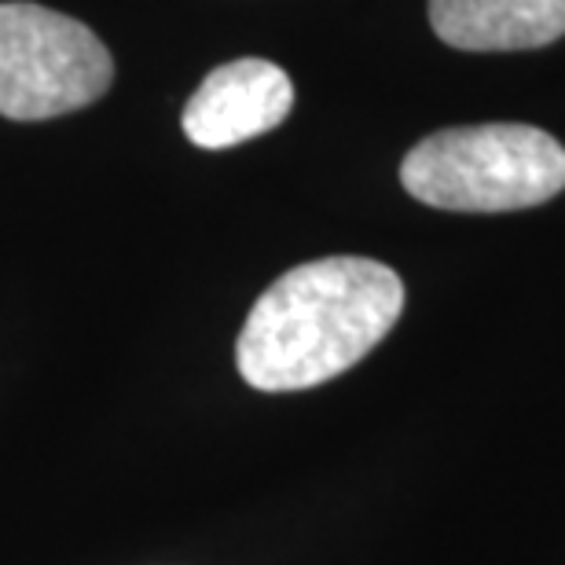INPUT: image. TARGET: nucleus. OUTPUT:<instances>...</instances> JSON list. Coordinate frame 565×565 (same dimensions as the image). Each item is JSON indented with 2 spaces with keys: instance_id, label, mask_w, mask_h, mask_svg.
Wrapping results in <instances>:
<instances>
[{
  "instance_id": "nucleus-1",
  "label": "nucleus",
  "mask_w": 565,
  "mask_h": 565,
  "mask_svg": "<svg viewBox=\"0 0 565 565\" xmlns=\"http://www.w3.org/2000/svg\"><path fill=\"white\" fill-rule=\"evenodd\" d=\"M404 312V282L371 257H323L282 273L254 301L235 364L246 386L294 393L356 367Z\"/></svg>"
},
{
  "instance_id": "nucleus-2",
  "label": "nucleus",
  "mask_w": 565,
  "mask_h": 565,
  "mask_svg": "<svg viewBox=\"0 0 565 565\" xmlns=\"http://www.w3.org/2000/svg\"><path fill=\"white\" fill-rule=\"evenodd\" d=\"M401 184L434 210H529L565 191V147L551 132L518 121L440 129L404 154Z\"/></svg>"
},
{
  "instance_id": "nucleus-3",
  "label": "nucleus",
  "mask_w": 565,
  "mask_h": 565,
  "mask_svg": "<svg viewBox=\"0 0 565 565\" xmlns=\"http://www.w3.org/2000/svg\"><path fill=\"white\" fill-rule=\"evenodd\" d=\"M115 82L107 44L63 11L0 4V115L49 121L96 104Z\"/></svg>"
},
{
  "instance_id": "nucleus-4",
  "label": "nucleus",
  "mask_w": 565,
  "mask_h": 565,
  "mask_svg": "<svg viewBox=\"0 0 565 565\" xmlns=\"http://www.w3.org/2000/svg\"><path fill=\"white\" fill-rule=\"evenodd\" d=\"M294 107V82L268 60H232L206 74L184 107V137L206 151L265 137Z\"/></svg>"
},
{
  "instance_id": "nucleus-5",
  "label": "nucleus",
  "mask_w": 565,
  "mask_h": 565,
  "mask_svg": "<svg viewBox=\"0 0 565 565\" xmlns=\"http://www.w3.org/2000/svg\"><path fill=\"white\" fill-rule=\"evenodd\" d=\"M429 26L459 52H529L565 38V0H429Z\"/></svg>"
}]
</instances>
